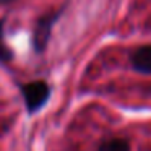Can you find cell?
<instances>
[{
    "instance_id": "cell-2",
    "label": "cell",
    "mask_w": 151,
    "mask_h": 151,
    "mask_svg": "<svg viewBox=\"0 0 151 151\" xmlns=\"http://www.w3.org/2000/svg\"><path fill=\"white\" fill-rule=\"evenodd\" d=\"M59 15H60L59 12H52V13H47L37 20L36 28H34V34H33V44L37 52H42L46 49L47 42H49V37H50L52 26L57 21Z\"/></svg>"
},
{
    "instance_id": "cell-1",
    "label": "cell",
    "mask_w": 151,
    "mask_h": 151,
    "mask_svg": "<svg viewBox=\"0 0 151 151\" xmlns=\"http://www.w3.org/2000/svg\"><path fill=\"white\" fill-rule=\"evenodd\" d=\"M21 93H23L24 104H26L28 111L36 112L37 109L42 107V106L46 104V101L49 99L50 89L44 81H33V83L24 85L23 88H21Z\"/></svg>"
},
{
    "instance_id": "cell-5",
    "label": "cell",
    "mask_w": 151,
    "mask_h": 151,
    "mask_svg": "<svg viewBox=\"0 0 151 151\" xmlns=\"http://www.w3.org/2000/svg\"><path fill=\"white\" fill-rule=\"evenodd\" d=\"M12 59V50L4 39V20H0V62H8Z\"/></svg>"
},
{
    "instance_id": "cell-3",
    "label": "cell",
    "mask_w": 151,
    "mask_h": 151,
    "mask_svg": "<svg viewBox=\"0 0 151 151\" xmlns=\"http://www.w3.org/2000/svg\"><path fill=\"white\" fill-rule=\"evenodd\" d=\"M132 65L141 73H151V46L137 49L132 55Z\"/></svg>"
},
{
    "instance_id": "cell-4",
    "label": "cell",
    "mask_w": 151,
    "mask_h": 151,
    "mask_svg": "<svg viewBox=\"0 0 151 151\" xmlns=\"http://www.w3.org/2000/svg\"><path fill=\"white\" fill-rule=\"evenodd\" d=\"M99 151H130V145L122 138H112L99 146Z\"/></svg>"
},
{
    "instance_id": "cell-6",
    "label": "cell",
    "mask_w": 151,
    "mask_h": 151,
    "mask_svg": "<svg viewBox=\"0 0 151 151\" xmlns=\"http://www.w3.org/2000/svg\"><path fill=\"white\" fill-rule=\"evenodd\" d=\"M5 2H10V0H0V4H5Z\"/></svg>"
}]
</instances>
